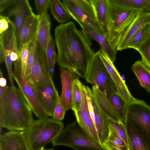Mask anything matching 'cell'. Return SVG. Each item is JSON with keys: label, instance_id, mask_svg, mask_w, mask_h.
I'll return each mask as SVG.
<instances>
[{"label": "cell", "instance_id": "6da1fadb", "mask_svg": "<svg viewBox=\"0 0 150 150\" xmlns=\"http://www.w3.org/2000/svg\"><path fill=\"white\" fill-rule=\"evenodd\" d=\"M54 39L58 64L85 79L91 60L95 53L81 32L72 21L57 26Z\"/></svg>", "mask_w": 150, "mask_h": 150}, {"label": "cell", "instance_id": "7a4b0ae2", "mask_svg": "<svg viewBox=\"0 0 150 150\" xmlns=\"http://www.w3.org/2000/svg\"><path fill=\"white\" fill-rule=\"evenodd\" d=\"M32 110L19 88L0 86V127L10 131H25L34 120Z\"/></svg>", "mask_w": 150, "mask_h": 150}, {"label": "cell", "instance_id": "3957f363", "mask_svg": "<svg viewBox=\"0 0 150 150\" xmlns=\"http://www.w3.org/2000/svg\"><path fill=\"white\" fill-rule=\"evenodd\" d=\"M107 30L105 37L117 50L122 36L137 16L138 11L121 6L113 0H107Z\"/></svg>", "mask_w": 150, "mask_h": 150}, {"label": "cell", "instance_id": "277c9868", "mask_svg": "<svg viewBox=\"0 0 150 150\" xmlns=\"http://www.w3.org/2000/svg\"><path fill=\"white\" fill-rule=\"evenodd\" d=\"M64 126L61 121L47 117L33 120L23 132L31 150H43L57 136Z\"/></svg>", "mask_w": 150, "mask_h": 150}, {"label": "cell", "instance_id": "5b68a950", "mask_svg": "<svg viewBox=\"0 0 150 150\" xmlns=\"http://www.w3.org/2000/svg\"><path fill=\"white\" fill-rule=\"evenodd\" d=\"M52 143L54 146H65L75 150H106L93 139L76 120L64 128Z\"/></svg>", "mask_w": 150, "mask_h": 150}, {"label": "cell", "instance_id": "8992f818", "mask_svg": "<svg viewBox=\"0 0 150 150\" xmlns=\"http://www.w3.org/2000/svg\"><path fill=\"white\" fill-rule=\"evenodd\" d=\"M85 79L88 83L103 92L108 98L116 92L99 51L94 53L91 60Z\"/></svg>", "mask_w": 150, "mask_h": 150}, {"label": "cell", "instance_id": "52a82bcc", "mask_svg": "<svg viewBox=\"0 0 150 150\" xmlns=\"http://www.w3.org/2000/svg\"><path fill=\"white\" fill-rule=\"evenodd\" d=\"M69 13L78 23L81 22L105 36V31L98 22L91 0H63Z\"/></svg>", "mask_w": 150, "mask_h": 150}, {"label": "cell", "instance_id": "ba28073f", "mask_svg": "<svg viewBox=\"0 0 150 150\" xmlns=\"http://www.w3.org/2000/svg\"><path fill=\"white\" fill-rule=\"evenodd\" d=\"M13 63V78L32 111L38 119L48 117L39 100L35 87L28 81L23 74L20 58Z\"/></svg>", "mask_w": 150, "mask_h": 150}, {"label": "cell", "instance_id": "9c48e42d", "mask_svg": "<svg viewBox=\"0 0 150 150\" xmlns=\"http://www.w3.org/2000/svg\"><path fill=\"white\" fill-rule=\"evenodd\" d=\"M127 119L143 134L150 144V106L136 98L127 104Z\"/></svg>", "mask_w": 150, "mask_h": 150}, {"label": "cell", "instance_id": "30bf717a", "mask_svg": "<svg viewBox=\"0 0 150 150\" xmlns=\"http://www.w3.org/2000/svg\"><path fill=\"white\" fill-rule=\"evenodd\" d=\"M51 78H52L50 74L46 53L37 40L31 72L26 79L35 87L44 83Z\"/></svg>", "mask_w": 150, "mask_h": 150}, {"label": "cell", "instance_id": "8fae6325", "mask_svg": "<svg viewBox=\"0 0 150 150\" xmlns=\"http://www.w3.org/2000/svg\"><path fill=\"white\" fill-rule=\"evenodd\" d=\"M1 14L8 18H13V21H9L12 25L16 36L17 45L21 30L27 18L34 14L29 1L19 0Z\"/></svg>", "mask_w": 150, "mask_h": 150}, {"label": "cell", "instance_id": "7c38bea8", "mask_svg": "<svg viewBox=\"0 0 150 150\" xmlns=\"http://www.w3.org/2000/svg\"><path fill=\"white\" fill-rule=\"evenodd\" d=\"M88 103L89 110L97 131L100 144L106 140L109 133L108 117L98 106L92 91L88 87H85Z\"/></svg>", "mask_w": 150, "mask_h": 150}, {"label": "cell", "instance_id": "4fadbf2b", "mask_svg": "<svg viewBox=\"0 0 150 150\" xmlns=\"http://www.w3.org/2000/svg\"><path fill=\"white\" fill-rule=\"evenodd\" d=\"M85 87V86L81 83V103L79 109L77 110L74 111L76 121L80 126L93 139L101 144L89 110L88 103L86 95Z\"/></svg>", "mask_w": 150, "mask_h": 150}, {"label": "cell", "instance_id": "5bb4252c", "mask_svg": "<svg viewBox=\"0 0 150 150\" xmlns=\"http://www.w3.org/2000/svg\"><path fill=\"white\" fill-rule=\"evenodd\" d=\"M35 88L39 100L48 116L52 117L60 96L52 78Z\"/></svg>", "mask_w": 150, "mask_h": 150}, {"label": "cell", "instance_id": "9a60e30c", "mask_svg": "<svg viewBox=\"0 0 150 150\" xmlns=\"http://www.w3.org/2000/svg\"><path fill=\"white\" fill-rule=\"evenodd\" d=\"M99 51L116 93L128 103L135 100L136 98L132 95L113 63L101 48Z\"/></svg>", "mask_w": 150, "mask_h": 150}, {"label": "cell", "instance_id": "2e32d148", "mask_svg": "<svg viewBox=\"0 0 150 150\" xmlns=\"http://www.w3.org/2000/svg\"><path fill=\"white\" fill-rule=\"evenodd\" d=\"M59 71L62 87L59 98L66 111H67L72 108L73 83L79 77L66 69L60 67Z\"/></svg>", "mask_w": 150, "mask_h": 150}, {"label": "cell", "instance_id": "e0dca14e", "mask_svg": "<svg viewBox=\"0 0 150 150\" xmlns=\"http://www.w3.org/2000/svg\"><path fill=\"white\" fill-rule=\"evenodd\" d=\"M150 23V12L138 11L137 16L124 33L117 51L127 48V44L135 34L142 28Z\"/></svg>", "mask_w": 150, "mask_h": 150}, {"label": "cell", "instance_id": "ac0fdd59", "mask_svg": "<svg viewBox=\"0 0 150 150\" xmlns=\"http://www.w3.org/2000/svg\"><path fill=\"white\" fill-rule=\"evenodd\" d=\"M0 150H31L23 131H10L0 136Z\"/></svg>", "mask_w": 150, "mask_h": 150}, {"label": "cell", "instance_id": "d6986e66", "mask_svg": "<svg viewBox=\"0 0 150 150\" xmlns=\"http://www.w3.org/2000/svg\"><path fill=\"white\" fill-rule=\"evenodd\" d=\"M40 16L34 13L27 19L21 30L18 46L20 54L23 46L31 43L37 37Z\"/></svg>", "mask_w": 150, "mask_h": 150}, {"label": "cell", "instance_id": "ffe728a7", "mask_svg": "<svg viewBox=\"0 0 150 150\" xmlns=\"http://www.w3.org/2000/svg\"><path fill=\"white\" fill-rule=\"evenodd\" d=\"M130 150H150V144L143 134L128 119L124 122Z\"/></svg>", "mask_w": 150, "mask_h": 150}, {"label": "cell", "instance_id": "44dd1931", "mask_svg": "<svg viewBox=\"0 0 150 150\" xmlns=\"http://www.w3.org/2000/svg\"><path fill=\"white\" fill-rule=\"evenodd\" d=\"M9 27L4 33L5 62L9 80L11 85L14 86L13 81L12 61L11 59V54L15 46L17 44L15 30L12 25L9 24Z\"/></svg>", "mask_w": 150, "mask_h": 150}, {"label": "cell", "instance_id": "7402d4cb", "mask_svg": "<svg viewBox=\"0 0 150 150\" xmlns=\"http://www.w3.org/2000/svg\"><path fill=\"white\" fill-rule=\"evenodd\" d=\"M78 23L82 29L88 33L92 39L99 44L102 50L114 63L116 58V55L117 51L112 47L105 36L82 23L79 22Z\"/></svg>", "mask_w": 150, "mask_h": 150}, {"label": "cell", "instance_id": "603a6c76", "mask_svg": "<svg viewBox=\"0 0 150 150\" xmlns=\"http://www.w3.org/2000/svg\"><path fill=\"white\" fill-rule=\"evenodd\" d=\"M51 20L47 12L40 16V19L38 34L37 42L45 53L50 34Z\"/></svg>", "mask_w": 150, "mask_h": 150}, {"label": "cell", "instance_id": "cb8c5ba5", "mask_svg": "<svg viewBox=\"0 0 150 150\" xmlns=\"http://www.w3.org/2000/svg\"><path fill=\"white\" fill-rule=\"evenodd\" d=\"M92 91L98 106L106 116L116 121L120 120L116 115L106 96L94 86H93Z\"/></svg>", "mask_w": 150, "mask_h": 150}, {"label": "cell", "instance_id": "d4e9b609", "mask_svg": "<svg viewBox=\"0 0 150 150\" xmlns=\"http://www.w3.org/2000/svg\"><path fill=\"white\" fill-rule=\"evenodd\" d=\"M131 69L141 86L150 93V68L138 60L133 64Z\"/></svg>", "mask_w": 150, "mask_h": 150}, {"label": "cell", "instance_id": "484cf974", "mask_svg": "<svg viewBox=\"0 0 150 150\" xmlns=\"http://www.w3.org/2000/svg\"><path fill=\"white\" fill-rule=\"evenodd\" d=\"M109 133L102 146L106 150H128L122 139L119 136L113 128L108 125Z\"/></svg>", "mask_w": 150, "mask_h": 150}, {"label": "cell", "instance_id": "4316f807", "mask_svg": "<svg viewBox=\"0 0 150 150\" xmlns=\"http://www.w3.org/2000/svg\"><path fill=\"white\" fill-rule=\"evenodd\" d=\"M108 99L118 118L124 122L126 120V107L128 103L116 92L111 94Z\"/></svg>", "mask_w": 150, "mask_h": 150}, {"label": "cell", "instance_id": "83f0119b", "mask_svg": "<svg viewBox=\"0 0 150 150\" xmlns=\"http://www.w3.org/2000/svg\"><path fill=\"white\" fill-rule=\"evenodd\" d=\"M97 20L105 32L107 30V4L106 0H91Z\"/></svg>", "mask_w": 150, "mask_h": 150}, {"label": "cell", "instance_id": "f1b7e54d", "mask_svg": "<svg viewBox=\"0 0 150 150\" xmlns=\"http://www.w3.org/2000/svg\"><path fill=\"white\" fill-rule=\"evenodd\" d=\"M50 8L53 17L59 23H67L71 18L63 2L59 0H52Z\"/></svg>", "mask_w": 150, "mask_h": 150}, {"label": "cell", "instance_id": "f546056e", "mask_svg": "<svg viewBox=\"0 0 150 150\" xmlns=\"http://www.w3.org/2000/svg\"><path fill=\"white\" fill-rule=\"evenodd\" d=\"M123 7L150 12V0H113Z\"/></svg>", "mask_w": 150, "mask_h": 150}, {"label": "cell", "instance_id": "4dcf8cb0", "mask_svg": "<svg viewBox=\"0 0 150 150\" xmlns=\"http://www.w3.org/2000/svg\"><path fill=\"white\" fill-rule=\"evenodd\" d=\"M149 25L147 24L142 28L128 42L127 47L136 50L150 38Z\"/></svg>", "mask_w": 150, "mask_h": 150}, {"label": "cell", "instance_id": "1f68e13d", "mask_svg": "<svg viewBox=\"0 0 150 150\" xmlns=\"http://www.w3.org/2000/svg\"><path fill=\"white\" fill-rule=\"evenodd\" d=\"M46 54L50 74L52 78L54 65L58 61V55L55 51L54 42L52 36L50 37L48 43Z\"/></svg>", "mask_w": 150, "mask_h": 150}, {"label": "cell", "instance_id": "d6a6232c", "mask_svg": "<svg viewBox=\"0 0 150 150\" xmlns=\"http://www.w3.org/2000/svg\"><path fill=\"white\" fill-rule=\"evenodd\" d=\"M108 124L114 129L119 136L122 139L127 147L129 144L127 132L124 122L120 120L116 121L107 118Z\"/></svg>", "mask_w": 150, "mask_h": 150}, {"label": "cell", "instance_id": "836d02e7", "mask_svg": "<svg viewBox=\"0 0 150 150\" xmlns=\"http://www.w3.org/2000/svg\"><path fill=\"white\" fill-rule=\"evenodd\" d=\"M81 82L78 79L74 82L73 88V108L74 111L77 110L79 108L82 101L81 88Z\"/></svg>", "mask_w": 150, "mask_h": 150}, {"label": "cell", "instance_id": "e575fe53", "mask_svg": "<svg viewBox=\"0 0 150 150\" xmlns=\"http://www.w3.org/2000/svg\"><path fill=\"white\" fill-rule=\"evenodd\" d=\"M136 50L141 56V62L150 68V38Z\"/></svg>", "mask_w": 150, "mask_h": 150}, {"label": "cell", "instance_id": "d590c367", "mask_svg": "<svg viewBox=\"0 0 150 150\" xmlns=\"http://www.w3.org/2000/svg\"><path fill=\"white\" fill-rule=\"evenodd\" d=\"M37 38L30 44L29 47L25 76L26 78L30 75L31 72L34 59L35 44Z\"/></svg>", "mask_w": 150, "mask_h": 150}, {"label": "cell", "instance_id": "8d00e7d4", "mask_svg": "<svg viewBox=\"0 0 150 150\" xmlns=\"http://www.w3.org/2000/svg\"><path fill=\"white\" fill-rule=\"evenodd\" d=\"M52 0H35V8L38 15L41 16L47 12V10L50 7Z\"/></svg>", "mask_w": 150, "mask_h": 150}, {"label": "cell", "instance_id": "74e56055", "mask_svg": "<svg viewBox=\"0 0 150 150\" xmlns=\"http://www.w3.org/2000/svg\"><path fill=\"white\" fill-rule=\"evenodd\" d=\"M30 43H27L23 47L20 52V58L22 70L25 77L29 47Z\"/></svg>", "mask_w": 150, "mask_h": 150}, {"label": "cell", "instance_id": "f35d334b", "mask_svg": "<svg viewBox=\"0 0 150 150\" xmlns=\"http://www.w3.org/2000/svg\"><path fill=\"white\" fill-rule=\"evenodd\" d=\"M66 111L59 98L55 108L53 118L59 121L62 120L64 119Z\"/></svg>", "mask_w": 150, "mask_h": 150}, {"label": "cell", "instance_id": "ab89813d", "mask_svg": "<svg viewBox=\"0 0 150 150\" xmlns=\"http://www.w3.org/2000/svg\"><path fill=\"white\" fill-rule=\"evenodd\" d=\"M10 24L8 18L0 14V34H2L6 31L9 27Z\"/></svg>", "mask_w": 150, "mask_h": 150}, {"label": "cell", "instance_id": "60d3db41", "mask_svg": "<svg viewBox=\"0 0 150 150\" xmlns=\"http://www.w3.org/2000/svg\"><path fill=\"white\" fill-rule=\"evenodd\" d=\"M18 0H0V12L1 13L4 11L8 7L13 5Z\"/></svg>", "mask_w": 150, "mask_h": 150}, {"label": "cell", "instance_id": "b9f144b4", "mask_svg": "<svg viewBox=\"0 0 150 150\" xmlns=\"http://www.w3.org/2000/svg\"><path fill=\"white\" fill-rule=\"evenodd\" d=\"M4 33L0 35V63L5 62Z\"/></svg>", "mask_w": 150, "mask_h": 150}, {"label": "cell", "instance_id": "7bdbcfd3", "mask_svg": "<svg viewBox=\"0 0 150 150\" xmlns=\"http://www.w3.org/2000/svg\"><path fill=\"white\" fill-rule=\"evenodd\" d=\"M82 33L87 42L89 44L90 46H91L92 45L91 43V39L92 38L89 35L88 33L86 31H85L83 29H81Z\"/></svg>", "mask_w": 150, "mask_h": 150}, {"label": "cell", "instance_id": "ee69618b", "mask_svg": "<svg viewBox=\"0 0 150 150\" xmlns=\"http://www.w3.org/2000/svg\"><path fill=\"white\" fill-rule=\"evenodd\" d=\"M0 86L5 87L6 86L7 81L6 79L3 77L1 70L0 71Z\"/></svg>", "mask_w": 150, "mask_h": 150}, {"label": "cell", "instance_id": "f6af8a7d", "mask_svg": "<svg viewBox=\"0 0 150 150\" xmlns=\"http://www.w3.org/2000/svg\"><path fill=\"white\" fill-rule=\"evenodd\" d=\"M43 150H54L52 149H44Z\"/></svg>", "mask_w": 150, "mask_h": 150}, {"label": "cell", "instance_id": "bcb514c9", "mask_svg": "<svg viewBox=\"0 0 150 150\" xmlns=\"http://www.w3.org/2000/svg\"><path fill=\"white\" fill-rule=\"evenodd\" d=\"M149 32H150V23L149 24Z\"/></svg>", "mask_w": 150, "mask_h": 150}, {"label": "cell", "instance_id": "7dc6e473", "mask_svg": "<svg viewBox=\"0 0 150 150\" xmlns=\"http://www.w3.org/2000/svg\"><path fill=\"white\" fill-rule=\"evenodd\" d=\"M127 150H130L129 148L128 147H127Z\"/></svg>", "mask_w": 150, "mask_h": 150}]
</instances>
